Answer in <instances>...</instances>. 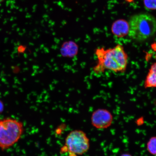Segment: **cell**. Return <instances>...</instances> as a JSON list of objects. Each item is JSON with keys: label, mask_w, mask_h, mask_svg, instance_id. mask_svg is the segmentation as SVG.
Segmentation results:
<instances>
[{"label": "cell", "mask_w": 156, "mask_h": 156, "mask_svg": "<svg viewBox=\"0 0 156 156\" xmlns=\"http://www.w3.org/2000/svg\"><path fill=\"white\" fill-rule=\"evenodd\" d=\"M95 52L98 59V63L93 69L95 73H102L106 70L115 73L125 71L128 56L121 45L118 44L114 48L107 49L98 48Z\"/></svg>", "instance_id": "obj_1"}, {"label": "cell", "mask_w": 156, "mask_h": 156, "mask_svg": "<svg viewBox=\"0 0 156 156\" xmlns=\"http://www.w3.org/2000/svg\"><path fill=\"white\" fill-rule=\"evenodd\" d=\"M130 37L136 41H144L152 37L156 32V19L148 13L133 16L128 22Z\"/></svg>", "instance_id": "obj_2"}, {"label": "cell", "mask_w": 156, "mask_h": 156, "mask_svg": "<svg viewBox=\"0 0 156 156\" xmlns=\"http://www.w3.org/2000/svg\"><path fill=\"white\" fill-rule=\"evenodd\" d=\"M24 131L23 123L12 119L0 120V148L9 149L20 139Z\"/></svg>", "instance_id": "obj_3"}, {"label": "cell", "mask_w": 156, "mask_h": 156, "mask_svg": "<svg viewBox=\"0 0 156 156\" xmlns=\"http://www.w3.org/2000/svg\"><path fill=\"white\" fill-rule=\"evenodd\" d=\"M66 151L73 155H81L89 151V139L85 133L76 130L70 132L65 140Z\"/></svg>", "instance_id": "obj_4"}, {"label": "cell", "mask_w": 156, "mask_h": 156, "mask_svg": "<svg viewBox=\"0 0 156 156\" xmlns=\"http://www.w3.org/2000/svg\"><path fill=\"white\" fill-rule=\"evenodd\" d=\"M112 115L108 110L99 109L93 113L91 117V122L93 126L98 129L108 128L113 122Z\"/></svg>", "instance_id": "obj_5"}, {"label": "cell", "mask_w": 156, "mask_h": 156, "mask_svg": "<svg viewBox=\"0 0 156 156\" xmlns=\"http://www.w3.org/2000/svg\"><path fill=\"white\" fill-rule=\"evenodd\" d=\"M79 51V46L73 41L64 42L60 48V53L64 57H73L77 55Z\"/></svg>", "instance_id": "obj_6"}, {"label": "cell", "mask_w": 156, "mask_h": 156, "mask_svg": "<svg viewBox=\"0 0 156 156\" xmlns=\"http://www.w3.org/2000/svg\"><path fill=\"white\" fill-rule=\"evenodd\" d=\"M129 30L128 22L123 20L115 21L112 25V31L113 34L119 37L126 36L128 34Z\"/></svg>", "instance_id": "obj_7"}, {"label": "cell", "mask_w": 156, "mask_h": 156, "mask_svg": "<svg viewBox=\"0 0 156 156\" xmlns=\"http://www.w3.org/2000/svg\"><path fill=\"white\" fill-rule=\"evenodd\" d=\"M144 87L146 88L156 87V62L150 68L144 83Z\"/></svg>", "instance_id": "obj_8"}, {"label": "cell", "mask_w": 156, "mask_h": 156, "mask_svg": "<svg viewBox=\"0 0 156 156\" xmlns=\"http://www.w3.org/2000/svg\"><path fill=\"white\" fill-rule=\"evenodd\" d=\"M147 149L150 153L156 155V136L150 138L147 144Z\"/></svg>", "instance_id": "obj_9"}, {"label": "cell", "mask_w": 156, "mask_h": 156, "mask_svg": "<svg viewBox=\"0 0 156 156\" xmlns=\"http://www.w3.org/2000/svg\"><path fill=\"white\" fill-rule=\"evenodd\" d=\"M144 5L147 9H156V0H144Z\"/></svg>", "instance_id": "obj_10"}, {"label": "cell", "mask_w": 156, "mask_h": 156, "mask_svg": "<svg viewBox=\"0 0 156 156\" xmlns=\"http://www.w3.org/2000/svg\"><path fill=\"white\" fill-rule=\"evenodd\" d=\"M25 50V47L23 46H20L18 48V51L19 52H23Z\"/></svg>", "instance_id": "obj_11"}, {"label": "cell", "mask_w": 156, "mask_h": 156, "mask_svg": "<svg viewBox=\"0 0 156 156\" xmlns=\"http://www.w3.org/2000/svg\"><path fill=\"white\" fill-rule=\"evenodd\" d=\"M4 110V105L2 101L0 100V114L3 112Z\"/></svg>", "instance_id": "obj_12"}, {"label": "cell", "mask_w": 156, "mask_h": 156, "mask_svg": "<svg viewBox=\"0 0 156 156\" xmlns=\"http://www.w3.org/2000/svg\"><path fill=\"white\" fill-rule=\"evenodd\" d=\"M121 156H132L129 153H124L122 154Z\"/></svg>", "instance_id": "obj_13"}, {"label": "cell", "mask_w": 156, "mask_h": 156, "mask_svg": "<svg viewBox=\"0 0 156 156\" xmlns=\"http://www.w3.org/2000/svg\"><path fill=\"white\" fill-rule=\"evenodd\" d=\"M4 0H0V3H1Z\"/></svg>", "instance_id": "obj_14"}]
</instances>
